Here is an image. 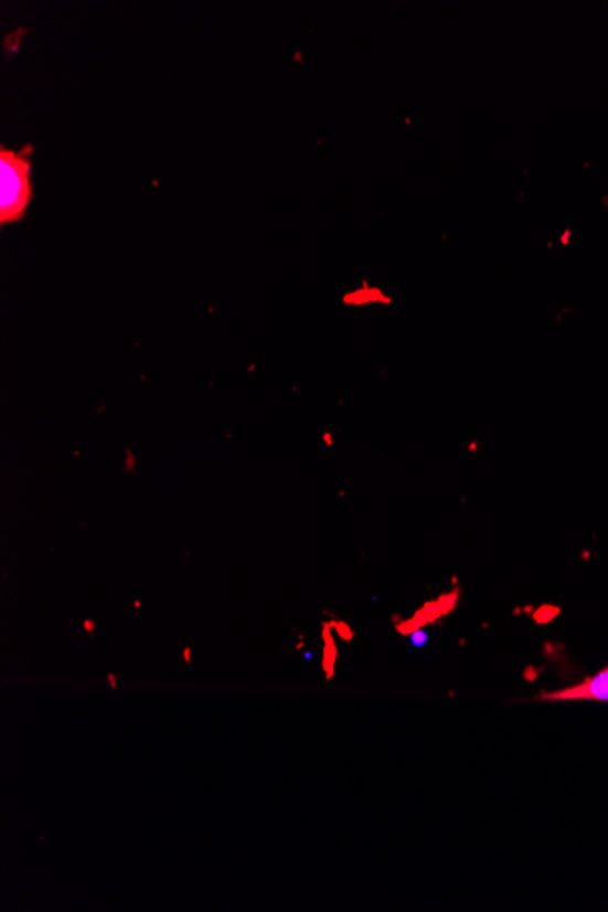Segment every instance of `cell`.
<instances>
[{
	"label": "cell",
	"instance_id": "cell-7",
	"mask_svg": "<svg viewBox=\"0 0 608 912\" xmlns=\"http://www.w3.org/2000/svg\"><path fill=\"white\" fill-rule=\"evenodd\" d=\"M86 628H88V633H94V623L86 622Z\"/></svg>",
	"mask_w": 608,
	"mask_h": 912
},
{
	"label": "cell",
	"instance_id": "cell-6",
	"mask_svg": "<svg viewBox=\"0 0 608 912\" xmlns=\"http://www.w3.org/2000/svg\"><path fill=\"white\" fill-rule=\"evenodd\" d=\"M182 656H184V659H186V664H190V661H192V650H190V647L184 648V654H182Z\"/></svg>",
	"mask_w": 608,
	"mask_h": 912
},
{
	"label": "cell",
	"instance_id": "cell-4",
	"mask_svg": "<svg viewBox=\"0 0 608 912\" xmlns=\"http://www.w3.org/2000/svg\"><path fill=\"white\" fill-rule=\"evenodd\" d=\"M412 641H414V645H419V647H423V645L427 643V636H425V634L423 633H416L414 634V638H412Z\"/></svg>",
	"mask_w": 608,
	"mask_h": 912
},
{
	"label": "cell",
	"instance_id": "cell-1",
	"mask_svg": "<svg viewBox=\"0 0 608 912\" xmlns=\"http://www.w3.org/2000/svg\"><path fill=\"white\" fill-rule=\"evenodd\" d=\"M30 171L26 153L0 150V223H17L24 218L33 195Z\"/></svg>",
	"mask_w": 608,
	"mask_h": 912
},
{
	"label": "cell",
	"instance_id": "cell-2",
	"mask_svg": "<svg viewBox=\"0 0 608 912\" xmlns=\"http://www.w3.org/2000/svg\"><path fill=\"white\" fill-rule=\"evenodd\" d=\"M540 700L545 701H596V703H608V665L598 675L590 676L579 685L567 687V689L556 690V692H543Z\"/></svg>",
	"mask_w": 608,
	"mask_h": 912
},
{
	"label": "cell",
	"instance_id": "cell-3",
	"mask_svg": "<svg viewBox=\"0 0 608 912\" xmlns=\"http://www.w3.org/2000/svg\"><path fill=\"white\" fill-rule=\"evenodd\" d=\"M134 470H136V456H134V454H131V452H128V454H126L125 473L126 474L134 473Z\"/></svg>",
	"mask_w": 608,
	"mask_h": 912
},
{
	"label": "cell",
	"instance_id": "cell-5",
	"mask_svg": "<svg viewBox=\"0 0 608 912\" xmlns=\"http://www.w3.org/2000/svg\"><path fill=\"white\" fill-rule=\"evenodd\" d=\"M108 681H109V687H111V689H117V676L108 675Z\"/></svg>",
	"mask_w": 608,
	"mask_h": 912
}]
</instances>
